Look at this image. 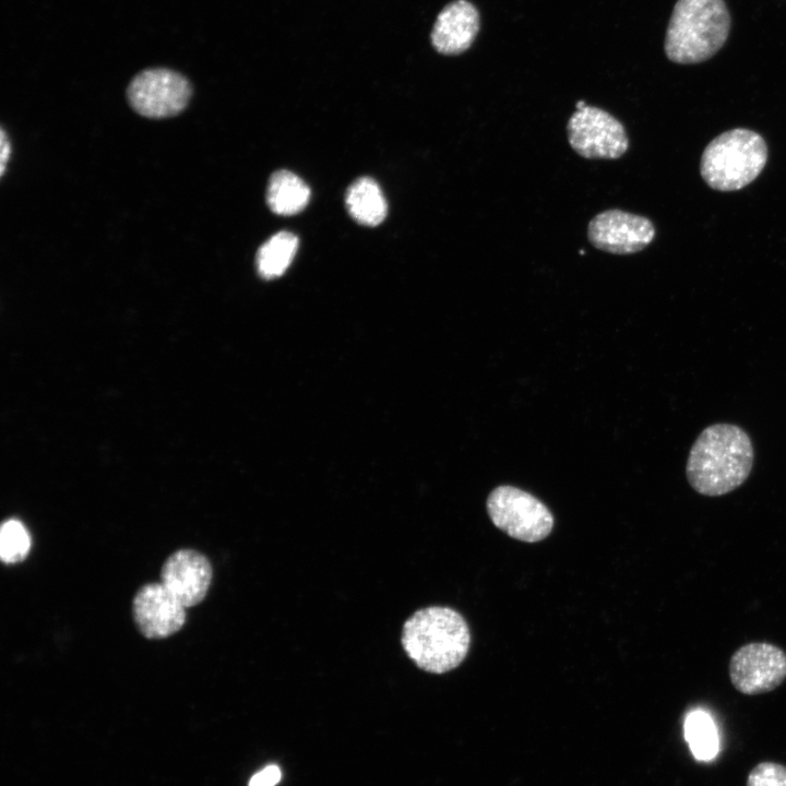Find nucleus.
Wrapping results in <instances>:
<instances>
[{
  "mask_svg": "<svg viewBox=\"0 0 786 786\" xmlns=\"http://www.w3.org/2000/svg\"><path fill=\"white\" fill-rule=\"evenodd\" d=\"M753 446L749 434L733 424L706 427L694 441L686 474L700 495L719 497L741 486L753 466Z\"/></svg>",
  "mask_w": 786,
  "mask_h": 786,
  "instance_id": "f257e3e1",
  "label": "nucleus"
},
{
  "mask_svg": "<svg viewBox=\"0 0 786 786\" xmlns=\"http://www.w3.org/2000/svg\"><path fill=\"white\" fill-rule=\"evenodd\" d=\"M401 642L417 667L431 674H443L464 660L471 633L456 610L430 606L417 610L405 621Z\"/></svg>",
  "mask_w": 786,
  "mask_h": 786,
  "instance_id": "f03ea898",
  "label": "nucleus"
},
{
  "mask_svg": "<svg viewBox=\"0 0 786 786\" xmlns=\"http://www.w3.org/2000/svg\"><path fill=\"white\" fill-rule=\"evenodd\" d=\"M730 24L724 0H678L666 31L665 53L680 64L703 62L724 46Z\"/></svg>",
  "mask_w": 786,
  "mask_h": 786,
  "instance_id": "7ed1b4c3",
  "label": "nucleus"
},
{
  "mask_svg": "<svg viewBox=\"0 0 786 786\" xmlns=\"http://www.w3.org/2000/svg\"><path fill=\"white\" fill-rule=\"evenodd\" d=\"M767 160L763 138L748 129L726 131L705 147L700 171L704 181L718 191H736L752 182Z\"/></svg>",
  "mask_w": 786,
  "mask_h": 786,
  "instance_id": "20e7f679",
  "label": "nucleus"
},
{
  "mask_svg": "<svg viewBox=\"0 0 786 786\" xmlns=\"http://www.w3.org/2000/svg\"><path fill=\"white\" fill-rule=\"evenodd\" d=\"M487 512L498 528L526 543L545 539L553 527L548 508L533 495L512 486H499L490 492Z\"/></svg>",
  "mask_w": 786,
  "mask_h": 786,
  "instance_id": "39448f33",
  "label": "nucleus"
},
{
  "mask_svg": "<svg viewBox=\"0 0 786 786\" xmlns=\"http://www.w3.org/2000/svg\"><path fill=\"white\" fill-rule=\"evenodd\" d=\"M192 85L181 73L153 68L139 72L127 88L130 107L140 116L165 119L179 115L190 103Z\"/></svg>",
  "mask_w": 786,
  "mask_h": 786,
  "instance_id": "423d86ee",
  "label": "nucleus"
},
{
  "mask_svg": "<svg viewBox=\"0 0 786 786\" xmlns=\"http://www.w3.org/2000/svg\"><path fill=\"white\" fill-rule=\"evenodd\" d=\"M567 132L571 147L588 159H616L629 146L623 124L609 112L588 105L572 114Z\"/></svg>",
  "mask_w": 786,
  "mask_h": 786,
  "instance_id": "0eeeda50",
  "label": "nucleus"
},
{
  "mask_svg": "<svg viewBox=\"0 0 786 786\" xmlns=\"http://www.w3.org/2000/svg\"><path fill=\"white\" fill-rule=\"evenodd\" d=\"M728 675L745 695L771 692L786 680V652L769 642L747 643L733 653Z\"/></svg>",
  "mask_w": 786,
  "mask_h": 786,
  "instance_id": "6e6552de",
  "label": "nucleus"
},
{
  "mask_svg": "<svg viewBox=\"0 0 786 786\" xmlns=\"http://www.w3.org/2000/svg\"><path fill=\"white\" fill-rule=\"evenodd\" d=\"M654 236L655 228L648 218L618 209L597 214L587 227L590 242L599 250L615 254L641 251L652 242Z\"/></svg>",
  "mask_w": 786,
  "mask_h": 786,
  "instance_id": "1a4fd4ad",
  "label": "nucleus"
},
{
  "mask_svg": "<svg viewBox=\"0 0 786 786\" xmlns=\"http://www.w3.org/2000/svg\"><path fill=\"white\" fill-rule=\"evenodd\" d=\"M186 609L162 582L143 585L132 602L135 626L146 639H165L178 632L186 622Z\"/></svg>",
  "mask_w": 786,
  "mask_h": 786,
  "instance_id": "9d476101",
  "label": "nucleus"
},
{
  "mask_svg": "<svg viewBox=\"0 0 786 786\" xmlns=\"http://www.w3.org/2000/svg\"><path fill=\"white\" fill-rule=\"evenodd\" d=\"M212 575V565L203 553L180 549L165 560L160 582L188 608L205 598Z\"/></svg>",
  "mask_w": 786,
  "mask_h": 786,
  "instance_id": "9b49d317",
  "label": "nucleus"
},
{
  "mask_svg": "<svg viewBox=\"0 0 786 786\" xmlns=\"http://www.w3.org/2000/svg\"><path fill=\"white\" fill-rule=\"evenodd\" d=\"M479 31V14L467 0H456L438 14L431 31L433 48L442 55H458L467 50Z\"/></svg>",
  "mask_w": 786,
  "mask_h": 786,
  "instance_id": "f8f14e48",
  "label": "nucleus"
},
{
  "mask_svg": "<svg viewBox=\"0 0 786 786\" xmlns=\"http://www.w3.org/2000/svg\"><path fill=\"white\" fill-rule=\"evenodd\" d=\"M345 203L349 215L364 226H377L386 216V201L379 184L370 177L358 178L349 186Z\"/></svg>",
  "mask_w": 786,
  "mask_h": 786,
  "instance_id": "ddd939ff",
  "label": "nucleus"
},
{
  "mask_svg": "<svg viewBox=\"0 0 786 786\" xmlns=\"http://www.w3.org/2000/svg\"><path fill=\"white\" fill-rule=\"evenodd\" d=\"M309 199V187L294 172L278 170L271 176L266 189V202L275 214L295 215L307 206Z\"/></svg>",
  "mask_w": 786,
  "mask_h": 786,
  "instance_id": "4468645a",
  "label": "nucleus"
},
{
  "mask_svg": "<svg viewBox=\"0 0 786 786\" xmlns=\"http://www.w3.org/2000/svg\"><path fill=\"white\" fill-rule=\"evenodd\" d=\"M298 243V237L289 231H279L269 238L257 251L259 274L265 279L281 276L294 260Z\"/></svg>",
  "mask_w": 786,
  "mask_h": 786,
  "instance_id": "2eb2a0df",
  "label": "nucleus"
},
{
  "mask_svg": "<svg viewBox=\"0 0 786 786\" xmlns=\"http://www.w3.org/2000/svg\"><path fill=\"white\" fill-rule=\"evenodd\" d=\"M684 737L698 760L707 761L717 753L716 729L711 717L704 712L698 711L688 715L684 723Z\"/></svg>",
  "mask_w": 786,
  "mask_h": 786,
  "instance_id": "dca6fc26",
  "label": "nucleus"
},
{
  "mask_svg": "<svg viewBox=\"0 0 786 786\" xmlns=\"http://www.w3.org/2000/svg\"><path fill=\"white\" fill-rule=\"evenodd\" d=\"M29 535L25 526L17 520L5 521L0 531V555L5 563L22 561L28 553Z\"/></svg>",
  "mask_w": 786,
  "mask_h": 786,
  "instance_id": "f3484780",
  "label": "nucleus"
},
{
  "mask_svg": "<svg viewBox=\"0 0 786 786\" xmlns=\"http://www.w3.org/2000/svg\"><path fill=\"white\" fill-rule=\"evenodd\" d=\"M746 786H786V766L772 761L760 762L750 771Z\"/></svg>",
  "mask_w": 786,
  "mask_h": 786,
  "instance_id": "a211bd4d",
  "label": "nucleus"
},
{
  "mask_svg": "<svg viewBox=\"0 0 786 786\" xmlns=\"http://www.w3.org/2000/svg\"><path fill=\"white\" fill-rule=\"evenodd\" d=\"M279 779L281 770L276 765H270L253 775L249 786H275Z\"/></svg>",
  "mask_w": 786,
  "mask_h": 786,
  "instance_id": "6ab92c4d",
  "label": "nucleus"
},
{
  "mask_svg": "<svg viewBox=\"0 0 786 786\" xmlns=\"http://www.w3.org/2000/svg\"><path fill=\"white\" fill-rule=\"evenodd\" d=\"M0 144H1L0 175L3 176L7 163L9 160L10 154H11V143H10L8 134L5 133V130L3 128L1 129Z\"/></svg>",
  "mask_w": 786,
  "mask_h": 786,
  "instance_id": "aec40b11",
  "label": "nucleus"
}]
</instances>
